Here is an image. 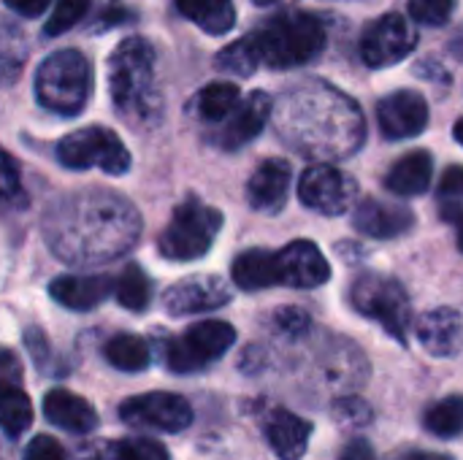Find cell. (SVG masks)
I'll use <instances>...</instances> for the list:
<instances>
[{
    "label": "cell",
    "mask_w": 463,
    "mask_h": 460,
    "mask_svg": "<svg viewBox=\"0 0 463 460\" xmlns=\"http://www.w3.org/2000/svg\"><path fill=\"white\" fill-rule=\"evenodd\" d=\"M43 233L52 252L65 263H106L136 244L141 217L136 206L117 192L81 190L62 198L49 211Z\"/></svg>",
    "instance_id": "obj_1"
},
{
    "label": "cell",
    "mask_w": 463,
    "mask_h": 460,
    "mask_svg": "<svg viewBox=\"0 0 463 460\" xmlns=\"http://www.w3.org/2000/svg\"><path fill=\"white\" fill-rule=\"evenodd\" d=\"M279 136L309 157H350L364 144V114L345 92L312 81L293 87L271 111Z\"/></svg>",
    "instance_id": "obj_2"
},
{
    "label": "cell",
    "mask_w": 463,
    "mask_h": 460,
    "mask_svg": "<svg viewBox=\"0 0 463 460\" xmlns=\"http://www.w3.org/2000/svg\"><path fill=\"white\" fill-rule=\"evenodd\" d=\"M109 89L117 114L133 127H152L163 117L155 49L138 38H125L109 60Z\"/></svg>",
    "instance_id": "obj_3"
},
{
    "label": "cell",
    "mask_w": 463,
    "mask_h": 460,
    "mask_svg": "<svg viewBox=\"0 0 463 460\" xmlns=\"http://www.w3.org/2000/svg\"><path fill=\"white\" fill-rule=\"evenodd\" d=\"M255 52L269 68H298L320 57L328 33L320 16L309 11H285L250 33Z\"/></svg>",
    "instance_id": "obj_4"
},
{
    "label": "cell",
    "mask_w": 463,
    "mask_h": 460,
    "mask_svg": "<svg viewBox=\"0 0 463 460\" xmlns=\"http://www.w3.org/2000/svg\"><path fill=\"white\" fill-rule=\"evenodd\" d=\"M92 95V62L79 49L49 54L35 73V98L43 108L76 117Z\"/></svg>",
    "instance_id": "obj_5"
},
{
    "label": "cell",
    "mask_w": 463,
    "mask_h": 460,
    "mask_svg": "<svg viewBox=\"0 0 463 460\" xmlns=\"http://www.w3.org/2000/svg\"><path fill=\"white\" fill-rule=\"evenodd\" d=\"M220 228L222 214L217 209L201 203L198 198H187L174 209L165 230L157 239V249L168 260H198L212 249Z\"/></svg>",
    "instance_id": "obj_6"
},
{
    "label": "cell",
    "mask_w": 463,
    "mask_h": 460,
    "mask_svg": "<svg viewBox=\"0 0 463 460\" xmlns=\"http://www.w3.org/2000/svg\"><path fill=\"white\" fill-rule=\"evenodd\" d=\"M350 301H353L355 312L380 323L396 342L407 344L412 306H410V296L399 279L385 277V274H364L353 282Z\"/></svg>",
    "instance_id": "obj_7"
},
{
    "label": "cell",
    "mask_w": 463,
    "mask_h": 460,
    "mask_svg": "<svg viewBox=\"0 0 463 460\" xmlns=\"http://www.w3.org/2000/svg\"><path fill=\"white\" fill-rule=\"evenodd\" d=\"M57 160L73 171L100 168L111 176H122L130 171V152L125 149L122 138L100 125L81 127L65 136L57 144Z\"/></svg>",
    "instance_id": "obj_8"
},
{
    "label": "cell",
    "mask_w": 463,
    "mask_h": 460,
    "mask_svg": "<svg viewBox=\"0 0 463 460\" xmlns=\"http://www.w3.org/2000/svg\"><path fill=\"white\" fill-rule=\"evenodd\" d=\"M236 342V331L222 320H203L187 328L182 336L171 339L165 347V366L174 374L203 371L217 363Z\"/></svg>",
    "instance_id": "obj_9"
},
{
    "label": "cell",
    "mask_w": 463,
    "mask_h": 460,
    "mask_svg": "<svg viewBox=\"0 0 463 460\" xmlns=\"http://www.w3.org/2000/svg\"><path fill=\"white\" fill-rule=\"evenodd\" d=\"M298 198L307 209L336 217V214H345L355 203L358 184L350 174L320 163V165H312L301 174Z\"/></svg>",
    "instance_id": "obj_10"
},
{
    "label": "cell",
    "mask_w": 463,
    "mask_h": 460,
    "mask_svg": "<svg viewBox=\"0 0 463 460\" xmlns=\"http://www.w3.org/2000/svg\"><path fill=\"white\" fill-rule=\"evenodd\" d=\"M119 418L128 426L179 434L193 423V409L182 396L157 390V393H144V396H133V399L122 401Z\"/></svg>",
    "instance_id": "obj_11"
},
{
    "label": "cell",
    "mask_w": 463,
    "mask_h": 460,
    "mask_svg": "<svg viewBox=\"0 0 463 460\" xmlns=\"http://www.w3.org/2000/svg\"><path fill=\"white\" fill-rule=\"evenodd\" d=\"M418 43L412 24L402 14H385L372 22L361 38V57L369 68H388L402 62Z\"/></svg>",
    "instance_id": "obj_12"
},
{
    "label": "cell",
    "mask_w": 463,
    "mask_h": 460,
    "mask_svg": "<svg viewBox=\"0 0 463 460\" xmlns=\"http://www.w3.org/2000/svg\"><path fill=\"white\" fill-rule=\"evenodd\" d=\"M231 296H233L231 287L220 277L198 274V277H187V279L176 282L174 287H168L163 296V306L174 317H187V314L220 309L231 301Z\"/></svg>",
    "instance_id": "obj_13"
},
{
    "label": "cell",
    "mask_w": 463,
    "mask_h": 460,
    "mask_svg": "<svg viewBox=\"0 0 463 460\" xmlns=\"http://www.w3.org/2000/svg\"><path fill=\"white\" fill-rule=\"evenodd\" d=\"M274 255H277V277H279V285L285 287L312 290L331 279V266L312 241H304V239L293 241Z\"/></svg>",
    "instance_id": "obj_14"
},
{
    "label": "cell",
    "mask_w": 463,
    "mask_h": 460,
    "mask_svg": "<svg viewBox=\"0 0 463 460\" xmlns=\"http://www.w3.org/2000/svg\"><path fill=\"white\" fill-rule=\"evenodd\" d=\"M377 119L388 138H415L429 125V103L415 89H399L380 100Z\"/></svg>",
    "instance_id": "obj_15"
},
{
    "label": "cell",
    "mask_w": 463,
    "mask_h": 460,
    "mask_svg": "<svg viewBox=\"0 0 463 460\" xmlns=\"http://www.w3.org/2000/svg\"><path fill=\"white\" fill-rule=\"evenodd\" d=\"M353 225L358 233L372 239H396L415 225V214L404 203L366 198L364 203H358L353 214Z\"/></svg>",
    "instance_id": "obj_16"
},
{
    "label": "cell",
    "mask_w": 463,
    "mask_h": 460,
    "mask_svg": "<svg viewBox=\"0 0 463 460\" xmlns=\"http://www.w3.org/2000/svg\"><path fill=\"white\" fill-rule=\"evenodd\" d=\"M274 103L266 92H252L247 100L236 106V111L228 117L222 133H220V146L222 149H241L250 141L260 136L266 122L271 119Z\"/></svg>",
    "instance_id": "obj_17"
},
{
    "label": "cell",
    "mask_w": 463,
    "mask_h": 460,
    "mask_svg": "<svg viewBox=\"0 0 463 460\" xmlns=\"http://www.w3.org/2000/svg\"><path fill=\"white\" fill-rule=\"evenodd\" d=\"M290 165L285 160H263L255 174L250 176L247 184V201L255 211H266V214H277L285 201H288V190H290Z\"/></svg>",
    "instance_id": "obj_18"
},
{
    "label": "cell",
    "mask_w": 463,
    "mask_h": 460,
    "mask_svg": "<svg viewBox=\"0 0 463 460\" xmlns=\"http://www.w3.org/2000/svg\"><path fill=\"white\" fill-rule=\"evenodd\" d=\"M418 339L423 350L434 358H453L461 350L463 323L456 309L439 306L418 320Z\"/></svg>",
    "instance_id": "obj_19"
},
{
    "label": "cell",
    "mask_w": 463,
    "mask_h": 460,
    "mask_svg": "<svg viewBox=\"0 0 463 460\" xmlns=\"http://www.w3.org/2000/svg\"><path fill=\"white\" fill-rule=\"evenodd\" d=\"M263 434L269 439V447L277 453V458L301 460L309 447L312 426L288 409H271L263 420Z\"/></svg>",
    "instance_id": "obj_20"
},
{
    "label": "cell",
    "mask_w": 463,
    "mask_h": 460,
    "mask_svg": "<svg viewBox=\"0 0 463 460\" xmlns=\"http://www.w3.org/2000/svg\"><path fill=\"white\" fill-rule=\"evenodd\" d=\"M114 290V279L109 277H79V274H62L57 279H52L49 285V296L73 312H90L98 304H103L109 298V293Z\"/></svg>",
    "instance_id": "obj_21"
},
{
    "label": "cell",
    "mask_w": 463,
    "mask_h": 460,
    "mask_svg": "<svg viewBox=\"0 0 463 460\" xmlns=\"http://www.w3.org/2000/svg\"><path fill=\"white\" fill-rule=\"evenodd\" d=\"M43 415L52 426L68 434H92L98 428V415L90 401L79 399L71 390H52L43 399Z\"/></svg>",
    "instance_id": "obj_22"
},
{
    "label": "cell",
    "mask_w": 463,
    "mask_h": 460,
    "mask_svg": "<svg viewBox=\"0 0 463 460\" xmlns=\"http://www.w3.org/2000/svg\"><path fill=\"white\" fill-rule=\"evenodd\" d=\"M431 174H434L431 155L426 149H415V152H407L402 160L393 163V168L385 176V187L393 195L412 198V195H420V192L429 190Z\"/></svg>",
    "instance_id": "obj_23"
},
{
    "label": "cell",
    "mask_w": 463,
    "mask_h": 460,
    "mask_svg": "<svg viewBox=\"0 0 463 460\" xmlns=\"http://www.w3.org/2000/svg\"><path fill=\"white\" fill-rule=\"evenodd\" d=\"M233 285H239L241 290L252 293V290H266L279 285L277 277V255L269 249H247L233 260Z\"/></svg>",
    "instance_id": "obj_24"
},
{
    "label": "cell",
    "mask_w": 463,
    "mask_h": 460,
    "mask_svg": "<svg viewBox=\"0 0 463 460\" xmlns=\"http://www.w3.org/2000/svg\"><path fill=\"white\" fill-rule=\"evenodd\" d=\"M176 8L209 35H222L236 24L233 0H176Z\"/></svg>",
    "instance_id": "obj_25"
},
{
    "label": "cell",
    "mask_w": 463,
    "mask_h": 460,
    "mask_svg": "<svg viewBox=\"0 0 463 460\" xmlns=\"http://www.w3.org/2000/svg\"><path fill=\"white\" fill-rule=\"evenodd\" d=\"M33 423V404L22 382H0V428L8 437H22Z\"/></svg>",
    "instance_id": "obj_26"
},
{
    "label": "cell",
    "mask_w": 463,
    "mask_h": 460,
    "mask_svg": "<svg viewBox=\"0 0 463 460\" xmlns=\"http://www.w3.org/2000/svg\"><path fill=\"white\" fill-rule=\"evenodd\" d=\"M106 361L119 371H144L152 361L149 344L136 333H117L103 347Z\"/></svg>",
    "instance_id": "obj_27"
},
{
    "label": "cell",
    "mask_w": 463,
    "mask_h": 460,
    "mask_svg": "<svg viewBox=\"0 0 463 460\" xmlns=\"http://www.w3.org/2000/svg\"><path fill=\"white\" fill-rule=\"evenodd\" d=\"M27 60V41L24 33L0 16V87H8L19 79Z\"/></svg>",
    "instance_id": "obj_28"
},
{
    "label": "cell",
    "mask_w": 463,
    "mask_h": 460,
    "mask_svg": "<svg viewBox=\"0 0 463 460\" xmlns=\"http://www.w3.org/2000/svg\"><path fill=\"white\" fill-rule=\"evenodd\" d=\"M239 87L231 81H214L209 87H203L195 98V108L201 114V119L206 122H222L228 119L236 106H239Z\"/></svg>",
    "instance_id": "obj_29"
},
{
    "label": "cell",
    "mask_w": 463,
    "mask_h": 460,
    "mask_svg": "<svg viewBox=\"0 0 463 460\" xmlns=\"http://www.w3.org/2000/svg\"><path fill=\"white\" fill-rule=\"evenodd\" d=\"M111 293H114V298L119 301L122 309L144 312L149 306V298H152V282H149V277L136 263H130L114 279V290Z\"/></svg>",
    "instance_id": "obj_30"
},
{
    "label": "cell",
    "mask_w": 463,
    "mask_h": 460,
    "mask_svg": "<svg viewBox=\"0 0 463 460\" xmlns=\"http://www.w3.org/2000/svg\"><path fill=\"white\" fill-rule=\"evenodd\" d=\"M423 426L439 439H456L463 431V396H448L437 401L426 412Z\"/></svg>",
    "instance_id": "obj_31"
},
{
    "label": "cell",
    "mask_w": 463,
    "mask_h": 460,
    "mask_svg": "<svg viewBox=\"0 0 463 460\" xmlns=\"http://www.w3.org/2000/svg\"><path fill=\"white\" fill-rule=\"evenodd\" d=\"M439 214L445 222H458L463 217V165H450L437 190Z\"/></svg>",
    "instance_id": "obj_32"
},
{
    "label": "cell",
    "mask_w": 463,
    "mask_h": 460,
    "mask_svg": "<svg viewBox=\"0 0 463 460\" xmlns=\"http://www.w3.org/2000/svg\"><path fill=\"white\" fill-rule=\"evenodd\" d=\"M258 65H260V57H258L255 43H252L250 35L241 38V41H233L231 46H225L217 54V68L228 70L233 76H252Z\"/></svg>",
    "instance_id": "obj_33"
},
{
    "label": "cell",
    "mask_w": 463,
    "mask_h": 460,
    "mask_svg": "<svg viewBox=\"0 0 463 460\" xmlns=\"http://www.w3.org/2000/svg\"><path fill=\"white\" fill-rule=\"evenodd\" d=\"M109 458L111 460H171L168 450L146 437H128L114 445H109Z\"/></svg>",
    "instance_id": "obj_34"
},
{
    "label": "cell",
    "mask_w": 463,
    "mask_h": 460,
    "mask_svg": "<svg viewBox=\"0 0 463 460\" xmlns=\"http://www.w3.org/2000/svg\"><path fill=\"white\" fill-rule=\"evenodd\" d=\"M24 203V190H22V176L14 163V157L0 149V211L19 209Z\"/></svg>",
    "instance_id": "obj_35"
},
{
    "label": "cell",
    "mask_w": 463,
    "mask_h": 460,
    "mask_svg": "<svg viewBox=\"0 0 463 460\" xmlns=\"http://www.w3.org/2000/svg\"><path fill=\"white\" fill-rule=\"evenodd\" d=\"M87 8H90V0H57L54 11L49 14V19L43 24V35H49V38L62 35L65 30H71L73 24H79L84 19Z\"/></svg>",
    "instance_id": "obj_36"
},
{
    "label": "cell",
    "mask_w": 463,
    "mask_h": 460,
    "mask_svg": "<svg viewBox=\"0 0 463 460\" xmlns=\"http://www.w3.org/2000/svg\"><path fill=\"white\" fill-rule=\"evenodd\" d=\"M456 0H410V14L420 22V24H431L439 27L450 19Z\"/></svg>",
    "instance_id": "obj_37"
},
{
    "label": "cell",
    "mask_w": 463,
    "mask_h": 460,
    "mask_svg": "<svg viewBox=\"0 0 463 460\" xmlns=\"http://www.w3.org/2000/svg\"><path fill=\"white\" fill-rule=\"evenodd\" d=\"M336 420L347 428H364L372 423V409L358 396H350V399L336 404Z\"/></svg>",
    "instance_id": "obj_38"
},
{
    "label": "cell",
    "mask_w": 463,
    "mask_h": 460,
    "mask_svg": "<svg viewBox=\"0 0 463 460\" xmlns=\"http://www.w3.org/2000/svg\"><path fill=\"white\" fill-rule=\"evenodd\" d=\"M128 19V8L119 3V0H100L98 11L92 14V19L87 22V30L92 33H100V30H109V27H117Z\"/></svg>",
    "instance_id": "obj_39"
},
{
    "label": "cell",
    "mask_w": 463,
    "mask_h": 460,
    "mask_svg": "<svg viewBox=\"0 0 463 460\" xmlns=\"http://www.w3.org/2000/svg\"><path fill=\"white\" fill-rule=\"evenodd\" d=\"M24 460H65V450L54 437H35L24 450Z\"/></svg>",
    "instance_id": "obj_40"
},
{
    "label": "cell",
    "mask_w": 463,
    "mask_h": 460,
    "mask_svg": "<svg viewBox=\"0 0 463 460\" xmlns=\"http://www.w3.org/2000/svg\"><path fill=\"white\" fill-rule=\"evenodd\" d=\"M274 323H277V328H279L282 333H288V336H301V333L309 331V317H307L301 309H293V306L279 309L277 317H274Z\"/></svg>",
    "instance_id": "obj_41"
},
{
    "label": "cell",
    "mask_w": 463,
    "mask_h": 460,
    "mask_svg": "<svg viewBox=\"0 0 463 460\" xmlns=\"http://www.w3.org/2000/svg\"><path fill=\"white\" fill-rule=\"evenodd\" d=\"M339 460H377L374 455V450H372V445L366 442V439H350L347 442V447L342 450V458Z\"/></svg>",
    "instance_id": "obj_42"
},
{
    "label": "cell",
    "mask_w": 463,
    "mask_h": 460,
    "mask_svg": "<svg viewBox=\"0 0 463 460\" xmlns=\"http://www.w3.org/2000/svg\"><path fill=\"white\" fill-rule=\"evenodd\" d=\"M11 11H16V14H22V16H38V14H43V8L52 3V0H3Z\"/></svg>",
    "instance_id": "obj_43"
},
{
    "label": "cell",
    "mask_w": 463,
    "mask_h": 460,
    "mask_svg": "<svg viewBox=\"0 0 463 460\" xmlns=\"http://www.w3.org/2000/svg\"><path fill=\"white\" fill-rule=\"evenodd\" d=\"M402 460H450L442 453H423V450H415V453H407Z\"/></svg>",
    "instance_id": "obj_44"
},
{
    "label": "cell",
    "mask_w": 463,
    "mask_h": 460,
    "mask_svg": "<svg viewBox=\"0 0 463 460\" xmlns=\"http://www.w3.org/2000/svg\"><path fill=\"white\" fill-rule=\"evenodd\" d=\"M453 133H456V141L463 146V117L456 122V130H453Z\"/></svg>",
    "instance_id": "obj_45"
},
{
    "label": "cell",
    "mask_w": 463,
    "mask_h": 460,
    "mask_svg": "<svg viewBox=\"0 0 463 460\" xmlns=\"http://www.w3.org/2000/svg\"><path fill=\"white\" fill-rule=\"evenodd\" d=\"M255 5H277V3H285V0H252Z\"/></svg>",
    "instance_id": "obj_46"
},
{
    "label": "cell",
    "mask_w": 463,
    "mask_h": 460,
    "mask_svg": "<svg viewBox=\"0 0 463 460\" xmlns=\"http://www.w3.org/2000/svg\"><path fill=\"white\" fill-rule=\"evenodd\" d=\"M458 247H461V252H463V217L458 220Z\"/></svg>",
    "instance_id": "obj_47"
}]
</instances>
